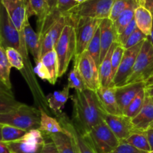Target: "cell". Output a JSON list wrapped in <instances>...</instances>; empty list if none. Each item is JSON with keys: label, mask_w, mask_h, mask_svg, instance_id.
Here are the masks:
<instances>
[{"label": "cell", "mask_w": 153, "mask_h": 153, "mask_svg": "<svg viewBox=\"0 0 153 153\" xmlns=\"http://www.w3.org/2000/svg\"><path fill=\"white\" fill-rule=\"evenodd\" d=\"M149 128H153V123L152 124V125L150 126V127H149Z\"/></svg>", "instance_id": "cell-55"}, {"label": "cell", "mask_w": 153, "mask_h": 153, "mask_svg": "<svg viewBox=\"0 0 153 153\" xmlns=\"http://www.w3.org/2000/svg\"><path fill=\"white\" fill-rule=\"evenodd\" d=\"M114 0H87L78 4L65 15L69 24L80 18L103 19L109 18Z\"/></svg>", "instance_id": "cell-4"}, {"label": "cell", "mask_w": 153, "mask_h": 153, "mask_svg": "<svg viewBox=\"0 0 153 153\" xmlns=\"http://www.w3.org/2000/svg\"><path fill=\"white\" fill-rule=\"evenodd\" d=\"M0 94H8V95H13L12 90L6 86L4 84L0 82Z\"/></svg>", "instance_id": "cell-46"}, {"label": "cell", "mask_w": 153, "mask_h": 153, "mask_svg": "<svg viewBox=\"0 0 153 153\" xmlns=\"http://www.w3.org/2000/svg\"><path fill=\"white\" fill-rule=\"evenodd\" d=\"M52 141L55 143L59 153H78L76 144L67 131L48 134Z\"/></svg>", "instance_id": "cell-23"}, {"label": "cell", "mask_w": 153, "mask_h": 153, "mask_svg": "<svg viewBox=\"0 0 153 153\" xmlns=\"http://www.w3.org/2000/svg\"><path fill=\"white\" fill-rule=\"evenodd\" d=\"M27 133V131L24 129L12 126L10 125H2L1 127V135H2V142L15 141L22 138Z\"/></svg>", "instance_id": "cell-31"}, {"label": "cell", "mask_w": 153, "mask_h": 153, "mask_svg": "<svg viewBox=\"0 0 153 153\" xmlns=\"http://www.w3.org/2000/svg\"><path fill=\"white\" fill-rule=\"evenodd\" d=\"M40 110V121L38 129L41 132L50 134L64 131V128L58 119L48 115L43 109Z\"/></svg>", "instance_id": "cell-25"}, {"label": "cell", "mask_w": 153, "mask_h": 153, "mask_svg": "<svg viewBox=\"0 0 153 153\" xmlns=\"http://www.w3.org/2000/svg\"><path fill=\"white\" fill-rule=\"evenodd\" d=\"M100 41H101V55L100 61H102L113 43L117 42V34L115 29L114 24L109 18L102 19L100 25Z\"/></svg>", "instance_id": "cell-17"}, {"label": "cell", "mask_w": 153, "mask_h": 153, "mask_svg": "<svg viewBox=\"0 0 153 153\" xmlns=\"http://www.w3.org/2000/svg\"><path fill=\"white\" fill-rule=\"evenodd\" d=\"M3 5L2 3H1V0H0V16H1V8H2Z\"/></svg>", "instance_id": "cell-54"}, {"label": "cell", "mask_w": 153, "mask_h": 153, "mask_svg": "<svg viewBox=\"0 0 153 153\" xmlns=\"http://www.w3.org/2000/svg\"><path fill=\"white\" fill-rule=\"evenodd\" d=\"M46 1L51 16H58L61 15L57 10V0H46Z\"/></svg>", "instance_id": "cell-44"}, {"label": "cell", "mask_w": 153, "mask_h": 153, "mask_svg": "<svg viewBox=\"0 0 153 153\" xmlns=\"http://www.w3.org/2000/svg\"><path fill=\"white\" fill-rule=\"evenodd\" d=\"M54 50L58 62V78L65 74L71 60L76 55V36L75 27L67 23L64 26Z\"/></svg>", "instance_id": "cell-3"}, {"label": "cell", "mask_w": 153, "mask_h": 153, "mask_svg": "<svg viewBox=\"0 0 153 153\" xmlns=\"http://www.w3.org/2000/svg\"><path fill=\"white\" fill-rule=\"evenodd\" d=\"M137 6L138 5H137V1L131 4L120 13L116 21L114 22L117 36L120 34L125 30V28L129 25L130 22L134 19V10Z\"/></svg>", "instance_id": "cell-27"}, {"label": "cell", "mask_w": 153, "mask_h": 153, "mask_svg": "<svg viewBox=\"0 0 153 153\" xmlns=\"http://www.w3.org/2000/svg\"><path fill=\"white\" fill-rule=\"evenodd\" d=\"M118 45L117 42H114L108 52L104 59L102 61L99 67L100 80L102 87L113 86V74H112L111 55L114 50Z\"/></svg>", "instance_id": "cell-22"}, {"label": "cell", "mask_w": 153, "mask_h": 153, "mask_svg": "<svg viewBox=\"0 0 153 153\" xmlns=\"http://www.w3.org/2000/svg\"><path fill=\"white\" fill-rule=\"evenodd\" d=\"M22 105V103L17 101L13 95L0 94V114L11 111Z\"/></svg>", "instance_id": "cell-35"}, {"label": "cell", "mask_w": 153, "mask_h": 153, "mask_svg": "<svg viewBox=\"0 0 153 153\" xmlns=\"http://www.w3.org/2000/svg\"><path fill=\"white\" fill-rule=\"evenodd\" d=\"M103 120L120 142H123L135 131L131 118L124 114H104Z\"/></svg>", "instance_id": "cell-13"}, {"label": "cell", "mask_w": 153, "mask_h": 153, "mask_svg": "<svg viewBox=\"0 0 153 153\" xmlns=\"http://www.w3.org/2000/svg\"><path fill=\"white\" fill-rule=\"evenodd\" d=\"M153 76V46L148 39L144 40L137 57L132 73L125 85L144 82Z\"/></svg>", "instance_id": "cell-5"}, {"label": "cell", "mask_w": 153, "mask_h": 153, "mask_svg": "<svg viewBox=\"0 0 153 153\" xmlns=\"http://www.w3.org/2000/svg\"><path fill=\"white\" fill-rule=\"evenodd\" d=\"M45 143L43 132L32 129L19 140L5 143L11 153H40Z\"/></svg>", "instance_id": "cell-9"}, {"label": "cell", "mask_w": 153, "mask_h": 153, "mask_svg": "<svg viewBox=\"0 0 153 153\" xmlns=\"http://www.w3.org/2000/svg\"><path fill=\"white\" fill-rule=\"evenodd\" d=\"M102 19L91 18H80L71 25L75 27L76 36V52L75 57L79 56L88 49L89 43L100 28Z\"/></svg>", "instance_id": "cell-7"}, {"label": "cell", "mask_w": 153, "mask_h": 153, "mask_svg": "<svg viewBox=\"0 0 153 153\" xmlns=\"http://www.w3.org/2000/svg\"><path fill=\"white\" fill-rule=\"evenodd\" d=\"M109 153H147L136 149L126 142H120V144L114 150Z\"/></svg>", "instance_id": "cell-41"}, {"label": "cell", "mask_w": 153, "mask_h": 153, "mask_svg": "<svg viewBox=\"0 0 153 153\" xmlns=\"http://www.w3.org/2000/svg\"><path fill=\"white\" fill-rule=\"evenodd\" d=\"M79 70L86 88L96 91L101 87L99 67L87 51L77 57H74V64Z\"/></svg>", "instance_id": "cell-8"}, {"label": "cell", "mask_w": 153, "mask_h": 153, "mask_svg": "<svg viewBox=\"0 0 153 153\" xmlns=\"http://www.w3.org/2000/svg\"><path fill=\"white\" fill-rule=\"evenodd\" d=\"M76 2H77L78 4H81V3H83L85 2V1H86L87 0H74Z\"/></svg>", "instance_id": "cell-53"}, {"label": "cell", "mask_w": 153, "mask_h": 153, "mask_svg": "<svg viewBox=\"0 0 153 153\" xmlns=\"http://www.w3.org/2000/svg\"><path fill=\"white\" fill-rule=\"evenodd\" d=\"M152 100H153V97H152Z\"/></svg>", "instance_id": "cell-57"}, {"label": "cell", "mask_w": 153, "mask_h": 153, "mask_svg": "<svg viewBox=\"0 0 153 153\" xmlns=\"http://www.w3.org/2000/svg\"><path fill=\"white\" fill-rule=\"evenodd\" d=\"M87 52L90 54L93 59L97 64V67H100L101 61H100V55H101V41H100V29H97V32L94 34V37L91 40L87 49Z\"/></svg>", "instance_id": "cell-32"}, {"label": "cell", "mask_w": 153, "mask_h": 153, "mask_svg": "<svg viewBox=\"0 0 153 153\" xmlns=\"http://www.w3.org/2000/svg\"><path fill=\"white\" fill-rule=\"evenodd\" d=\"M147 153H153V151H150V152H147Z\"/></svg>", "instance_id": "cell-56"}, {"label": "cell", "mask_w": 153, "mask_h": 153, "mask_svg": "<svg viewBox=\"0 0 153 153\" xmlns=\"http://www.w3.org/2000/svg\"><path fill=\"white\" fill-rule=\"evenodd\" d=\"M131 122L137 131H146L153 123V100L146 91L143 107L138 114L131 119Z\"/></svg>", "instance_id": "cell-19"}, {"label": "cell", "mask_w": 153, "mask_h": 153, "mask_svg": "<svg viewBox=\"0 0 153 153\" xmlns=\"http://www.w3.org/2000/svg\"><path fill=\"white\" fill-rule=\"evenodd\" d=\"M85 136L97 153L111 152L120 143L104 120Z\"/></svg>", "instance_id": "cell-6"}, {"label": "cell", "mask_w": 153, "mask_h": 153, "mask_svg": "<svg viewBox=\"0 0 153 153\" xmlns=\"http://www.w3.org/2000/svg\"><path fill=\"white\" fill-rule=\"evenodd\" d=\"M137 5L143 6L147 9L153 16V0H136Z\"/></svg>", "instance_id": "cell-45"}, {"label": "cell", "mask_w": 153, "mask_h": 153, "mask_svg": "<svg viewBox=\"0 0 153 153\" xmlns=\"http://www.w3.org/2000/svg\"><path fill=\"white\" fill-rule=\"evenodd\" d=\"M67 85L70 89H74L75 91H82L88 89L76 66L73 65V69L69 73Z\"/></svg>", "instance_id": "cell-33"}, {"label": "cell", "mask_w": 153, "mask_h": 153, "mask_svg": "<svg viewBox=\"0 0 153 153\" xmlns=\"http://www.w3.org/2000/svg\"><path fill=\"white\" fill-rule=\"evenodd\" d=\"M5 52L10 67L16 69L21 73L25 68V64L20 52L11 47L6 48Z\"/></svg>", "instance_id": "cell-34"}, {"label": "cell", "mask_w": 153, "mask_h": 153, "mask_svg": "<svg viewBox=\"0 0 153 153\" xmlns=\"http://www.w3.org/2000/svg\"><path fill=\"white\" fill-rule=\"evenodd\" d=\"M28 17L36 16L37 18V34L41 37L47 28L58 16H51L46 0H26Z\"/></svg>", "instance_id": "cell-10"}, {"label": "cell", "mask_w": 153, "mask_h": 153, "mask_svg": "<svg viewBox=\"0 0 153 153\" xmlns=\"http://www.w3.org/2000/svg\"><path fill=\"white\" fill-rule=\"evenodd\" d=\"M40 121V110L22 103L17 108L7 113L0 114V124L30 131L38 129Z\"/></svg>", "instance_id": "cell-2"}, {"label": "cell", "mask_w": 153, "mask_h": 153, "mask_svg": "<svg viewBox=\"0 0 153 153\" xmlns=\"http://www.w3.org/2000/svg\"><path fill=\"white\" fill-rule=\"evenodd\" d=\"M0 153H11L4 142H0Z\"/></svg>", "instance_id": "cell-48"}, {"label": "cell", "mask_w": 153, "mask_h": 153, "mask_svg": "<svg viewBox=\"0 0 153 153\" xmlns=\"http://www.w3.org/2000/svg\"><path fill=\"white\" fill-rule=\"evenodd\" d=\"M29 18H27L24 23L22 32H23L24 40L28 51L32 55L34 62L37 63L40 61L41 58V43L40 38L37 32L34 31L31 25H30Z\"/></svg>", "instance_id": "cell-20"}, {"label": "cell", "mask_w": 153, "mask_h": 153, "mask_svg": "<svg viewBox=\"0 0 153 153\" xmlns=\"http://www.w3.org/2000/svg\"><path fill=\"white\" fill-rule=\"evenodd\" d=\"M35 67H34V74L37 75L39 78H40L43 80L48 81L49 82V81H50V74H49L46 66L42 63L41 61L35 63Z\"/></svg>", "instance_id": "cell-42"}, {"label": "cell", "mask_w": 153, "mask_h": 153, "mask_svg": "<svg viewBox=\"0 0 153 153\" xmlns=\"http://www.w3.org/2000/svg\"><path fill=\"white\" fill-rule=\"evenodd\" d=\"M134 19L137 28L148 37L153 24V16L150 12L143 6H137L134 10Z\"/></svg>", "instance_id": "cell-24"}, {"label": "cell", "mask_w": 153, "mask_h": 153, "mask_svg": "<svg viewBox=\"0 0 153 153\" xmlns=\"http://www.w3.org/2000/svg\"><path fill=\"white\" fill-rule=\"evenodd\" d=\"M145 88L146 83L144 82L128 84L116 88L117 101L122 114H123L124 111L134 100L137 94Z\"/></svg>", "instance_id": "cell-18"}, {"label": "cell", "mask_w": 153, "mask_h": 153, "mask_svg": "<svg viewBox=\"0 0 153 153\" xmlns=\"http://www.w3.org/2000/svg\"><path fill=\"white\" fill-rule=\"evenodd\" d=\"M128 144L131 145L136 149L143 152H149L151 151L148 140L146 131H137L135 130L126 140H125Z\"/></svg>", "instance_id": "cell-28"}, {"label": "cell", "mask_w": 153, "mask_h": 153, "mask_svg": "<svg viewBox=\"0 0 153 153\" xmlns=\"http://www.w3.org/2000/svg\"><path fill=\"white\" fill-rule=\"evenodd\" d=\"M146 91L151 97H153V85L146 87Z\"/></svg>", "instance_id": "cell-49"}, {"label": "cell", "mask_w": 153, "mask_h": 153, "mask_svg": "<svg viewBox=\"0 0 153 153\" xmlns=\"http://www.w3.org/2000/svg\"><path fill=\"white\" fill-rule=\"evenodd\" d=\"M143 42L130 49H126L119 68L114 78L113 86L118 88V87H121L125 85L132 73L133 67L135 64V61L140 52Z\"/></svg>", "instance_id": "cell-11"}, {"label": "cell", "mask_w": 153, "mask_h": 153, "mask_svg": "<svg viewBox=\"0 0 153 153\" xmlns=\"http://www.w3.org/2000/svg\"><path fill=\"white\" fill-rule=\"evenodd\" d=\"M147 39L150 41V43H152V45L153 46V24H152V29H151V31H150V34H149V35L147 37Z\"/></svg>", "instance_id": "cell-50"}, {"label": "cell", "mask_w": 153, "mask_h": 153, "mask_svg": "<svg viewBox=\"0 0 153 153\" xmlns=\"http://www.w3.org/2000/svg\"><path fill=\"white\" fill-rule=\"evenodd\" d=\"M77 4L74 0H57V10L61 15H65Z\"/></svg>", "instance_id": "cell-40"}, {"label": "cell", "mask_w": 153, "mask_h": 153, "mask_svg": "<svg viewBox=\"0 0 153 153\" xmlns=\"http://www.w3.org/2000/svg\"><path fill=\"white\" fill-rule=\"evenodd\" d=\"M146 39H147V36L145 35L142 31H140L138 28H137V29L131 34V36L128 37L127 41L126 42L125 45L123 46L124 49H130V48L133 47V46L142 43V42H143L145 40H146Z\"/></svg>", "instance_id": "cell-38"}, {"label": "cell", "mask_w": 153, "mask_h": 153, "mask_svg": "<svg viewBox=\"0 0 153 153\" xmlns=\"http://www.w3.org/2000/svg\"><path fill=\"white\" fill-rule=\"evenodd\" d=\"M1 127H2V124H0V142H2V135H1Z\"/></svg>", "instance_id": "cell-52"}, {"label": "cell", "mask_w": 153, "mask_h": 153, "mask_svg": "<svg viewBox=\"0 0 153 153\" xmlns=\"http://www.w3.org/2000/svg\"><path fill=\"white\" fill-rule=\"evenodd\" d=\"M126 49L124 47L118 43L117 46L114 50L113 53L111 55V66H112V74H113V80L114 78L115 74H116L118 68L120 67L121 61H122L123 56L124 52Z\"/></svg>", "instance_id": "cell-37"}, {"label": "cell", "mask_w": 153, "mask_h": 153, "mask_svg": "<svg viewBox=\"0 0 153 153\" xmlns=\"http://www.w3.org/2000/svg\"><path fill=\"white\" fill-rule=\"evenodd\" d=\"M136 2V0H114L111 10L109 19L115 22L120 13L132 3Z\"/></svg>", "instance_id": "cell-36"}, {"label": "cell", "mask_w": 153, "mask_h": 153, "mask_svg": "<svg viewBox=\"0 0 153 153\" xmlns=\"http://www.w3.org/2000/svg\"><path fill=\"white\" fill-rule=\"evenodd\" d=\"M40 61L46 66L50 74L49 83L52 85H55L58 79V62L55 51L52 50L46 52L41 57Z\"/></svg>", "instance_id": "cell-26"}, {"label": "cell", "mask_w": 153, "mask_h": 153, "mask_svg": "<svg viewBox=\"0 0 153 153\" xmlns=\"http://www.w3.org/2000/svg\"><path fill=\"white\" fill-rule=\"evenodd\" d=\"M145 97H146V88L144 89L141 90L138 94H137L134 100L131 102L128 107L126 108L123 114L126 115L128 117L134 118V117L137 116L139 112L141 110L142 107L143 105L145 100Z\"/></svg>", "instance_id": "cell-30"}, {"label": "cell", "mask_w": 153, "mask_h": 153, "mask_svg": "<svg viewBox=\"0 0 153 153\" xmlns=\"http://www.w3.org/2000/svg\"><path fill=\"white\" fill-rule=\"evenodd\" d=\"M40 153H59L53 141L46 142Z\"/></svg>", "instance_id": "cell-43"}, {"label": "cell", "mask_w": 153, "mask_h": 153, "mask_svg": "<svg viewBox=\"0 0 153 153\" xmlns=\"http://www.w3.org/2000/svg\"><path fill=\"white\" fill-rule=\"evenodd\" d=\"M1 3L14 26L22 33L25 21L28 17L26 0H1Z\"/></svg>", "instance_id": "cell-15"}, {"label": "cell", "mask_w": 153, "mask_h": 153, "mask_svg": "<svg viewBox=\"0 0 153 153\" xmlns=\"http://www.w3.org/2000/svg\"><path fill=\"white\" fill-rule=\"evenodd\" d=\"M57 117L64 130L67 131L73 138L78 153H97L85 134H82L72 120L63 113L58 114Z\"/></svg>", "instance_id": "cell-12"}, {"label": "cell", "mask_w": 153, "mask_h": 153, "mask_svg": "<svg viewBox=\"0 0 153 153\" xmlns=\"http://www.w3.org/2000/svg\"><path fill=\"white\" fill-rule=\"evenodd\" d=\"M70 99L73 105L72 120L82 134H87L104 120L105 112L102 108L94 91L89 89L75 91Z\"/></svg>", "instance_id": "cell-1"}, {"label": "cell", "mask_w": 153, "mask_h": 153, "mask_svg": "<svg viewBox=\"0 0 153 153\" xmlns=\"http://www.w3.org/2000/svg\"><path fill=\"white\" fill-rule=\"evenodd\" d=\"M70 90L68 85L64 87L61 91H54L46 97L47 105L56 115L63 113L62 109L67 103V100L70 98Z\"/></svg>", "instance_id": "cell-21"}, {"label": "cell", "mask_w": 153, "mask_h": 153, "mask_svg": "<svg viewBox=\"0 0 153 153\" xmlns=\"http://www.w3.org/2000/svg\"><path fill=\"white\" fill-rule=\"evenodd\" d=\"M10 67L6 55L5 49L0 43V82L12 89L10 82Z\"/></svg>", "instance_id": "cell-29"}, {"label": "cell", "mask_w": 153, "mask_h": 153, "mask_svg": "<svg viewBox=\"0 0 153 153\" xmlns=\"http://www.w3.org/2000/svg\"><path fill=\"white\" fill-rule=\"evenodd\" d=\"M137 28V25H136V22L134 19L131 22H130L129 25L125 28V30H124L120 34H119V35L117 36V42L120 45L123 46L124 45H125L126 42L127 40H128V37L131 36V34H132V33L134 32Z\"/></svg>", "instance_id": "cell-39"}, {"label": "cell", "mask_w": 153, "mask_h": 153, "mask_svg": "<svg viewBox=\"0 0 153 153\" xmlns=\"http://www.w3.org/2000/svg\"><path fill=\"white\" fill-rule=\"evenodd\" d=\"M153 85V76L147 81V82H146V87L150 86V85Z\"/></svg>", "instance_id": "cell-51"}, {"label": "cell", "mask_w": 153, "mask_h": 153, "mask_svg": "<svg viewBox=\"0 0 153 153\" xmlns=\"http://www.w3.org/2000/svg\"><path fill=\"white\" fill-rule=\"evenodd\" d=\"M99 102L106 114L113 115L123 114L116 98V87H100L97 91Z\"/></svg>", "instance_id": "cell-16"}, {"label": "cell", "mask_w": 153, "mask_h": 153, "mask_svg": "<svg viewBox=\"0 0 153 153\" xmlns=\"http://www.w3.org/2000/svg\"><path fill=\"white\" fill-rule=\"evenodd\" d=\"M146 134H147L148 140H149V146H150L151 151H153V128H149L146 130Z\"/></svg>", "instance_id": "cell-47"}, {"label": "cell", "mask_w": 153, "mask_h": 153, "mask_svg": "<svg viewBox=\"0 0 153 153\" xmlns=\"http://www.w3.org/2000/svg\"><path fill=\"white\" fill-rule=\"evenodd\" d=\"M67 23L68 21L67 17L64 15H61L43 33L40 37L41 57L46 52L54 50L55 44L59 39L64 26Z\"/></svg>", "instance_id": "cell-14"}]
</instances>
